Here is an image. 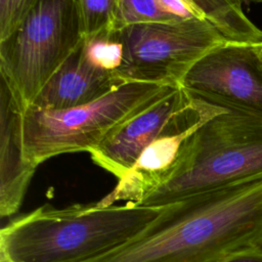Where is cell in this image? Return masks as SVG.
I'll return each instance as SVG.
<instances>
[{"label": "cell", "mask_w": 262, "mask_h": 262, "mask_svg": "<svg viewBox=\"0 0 262 262\" xmlns=\"http://www.w3.org/2000/svg\"><path fill=\"white\" fill-rule=\"evenodd\" d=\"M246 251H262V175L166 205L94 262H219Z\"/></svg>", "instance_id": "obj_1"}, {"label": "cell", "mask_w": 262, "mask_h": 262, "mask_svg": "<svg viewBox=\"0 0 262 262\" xmlns=\"http://www.w3.org/2000/svg\"><path fill=\"white\" fill-rule=\"evenodd\" d=\"M164 207L43 205L1 229L0 256L9 262H94L133 239Z\"/></svg>", "instance_id": "obj_2"}, {"label": "cell", "mask_w": 262, "mask_h": 262, "mask_svg": "<svg viewBox=\"0 0 262 262\" xmlns=\"http://www.w3.org/2000/svg\"><path fill=\"white\" fill-rule=\"evenodd\" d=\"M262 175V118L227 110L204 122L166 179L138 205L160 207Z\"/></svg>", "instance_id": "obj_3"}, {"label": "cell", "mask_w": 262, "mask_h": 262, "mask_svg": "<svg viewBox=\"0 0 262 262\" xmlns=\"http://www.w3.org/2000/svg\"><path fill=\"white\" fill-rule=\"evenodd\" d=\"M176 86L180 85L129 82L94 101L60 111L28 107L18 112L14 105V132L23 160L36 169L55 156L89 151L112 129Z\"/></svg>", "instance_id": "obj_4"}, {"label": "cell", "mask_w": 262, "mask_h": 262, "mask_svg": "<svg viewBox=\"0 0 262 262\" xmlns=\"http://www.w3.org/2000/svg\"><path fill=\"white\" fill-rule=\"evenodd\" d=\"M75 0H40L0 41V73L18 112L31 105L52 75L84 41Z\"/></svg>", "instance_id": "obj_5"}, {"label": "cell", "mask_w": 262, "mask_h": 262, "mask_svg": "<svg viewBox=\"0 0 262 262\" xmlns=\"http://www.w3.org/2000/svg\"><path fill=\"white\" fill-rule=\"evenodd\" d=\"M123 58L116 76L124 83L180 85L189 69L212 49L228 42L207 19L148 23L115 30Z\"/></svg>", "instance_id": "obj_6"}, {"label": "cell", "mask_w": 262, "mask_h": 262, "mask_svg": "<svg viewBox=\"0 0 262 262\" xmlns=\"http://www.w3.org/2000/svg\"><path fill=\"white\" fill-rule=\"evenodd\" d=\"M228 108L194 97L181 86L112 129L88 152L92 161L120 180L157 138L210 119Z\"/></svg>", "instance_id": "obj_7"}, {"label": "cell", "mask_w": 262, "mask_h": 262, "mask_svg": "<svg viewBox=\"0 0 262 262\" xmlns=\"http://www.w3.org/2000/svg\"><path fill=\"white\" fill-rule=\"evenodd\" d=\"M180 86L207 102L262 118L261 44L226 42L212 49Z\"/></svg>", "instance_id": "obj_8"}, {"label": "cell", "mask_w": 262, "mask_h": 262, "mask_svg": "<svg viewBox=\"0 0 262 262\" xmlns=\"http://www.w3.org/2000/svg\"><path fill=\"white\" fill-rule=\"evenodd\" d=\"M84 43L64 60L29 107L67 110L94 101L125 84L115 73L92 66L85 57Z\"/></svg>", "instance_id": "obj_9"}, {"label": "cell", "mask_w": 262, "mask_h": 262, "mask_svg": "<svg viewBox=\"0 0 262 262\" xmlns=\"http://www.w3.org/2000/svg\"><path fill=\"white\" fill-rule=\"evenodd\" d=\"M207 120L165 134L152 141L141 152L134 166L118 181L114 190L97 202L98 205L112 206L119 201L141 203L166 179L186 138Z\"/></svg>", "instance_id": "obj_10"}, {"label": "cell", "mask_w": 262, "mask_h": 262, "mask_svg": "<svg viewBox=\"0 0 262 262\" xmlns=\"http://www.w3.org/2000/svg\"><path fill=\"white\" fill-rule=\"evenodd\" d=\"M0 92V215L9 217L21 206L36 169L23 160L14 132V104L3 80Z\"/></svg>", "instance_id": "obj_11"}, {"label": "cell", "mask_w": 262, "mask_h": 262, "mask_svg": "<svg viewBox=\"0 0 262 262\" xmlns=\"http://www.w3.org/2000/svg\"><path fill=\"white\" fill-rule=\"evenodd\" d=\"M180 20L183 18L166 10L159 0H118L111 30H121L137 24Z\"/></svg>", "instance_id": "obj_12"}, {"label": "cell", "mask_w": 262, "mask_h": 262, "mask_svg": "<svg viewBox=\"0 0 262 262\" xmlns=\"http://www.w3.org/2000/svg\"><path fill=\"white\" fill-rule=\"evenodd\" d=\"M86 59L94 67L115 73L122 63L123 45L115 30H103L85 39Z\"/></svg>", "instance_id": "obj_13"}, {"label": "cell", "mask_w": 262, "mask_h": 262, "mask_svg": "<svg viewBox=\"0 0 262 262\" xmlns=\"http://www.w3.org/2000/svg\"><path fill=\"white\" fill-rule=\"evenodd\" d=\"M118 0H75L84 39L112 29Z\"/></svg>", "instance_id": "obj_14"}, {"label": "cell", "mask_w": 262, "mask_h": 262, "mask_svg": "<svg viewBox=\"0 0 262 262\" xmlns=\"http://www.w3.org/2000/svg\"><path fill=\"white\" fill-rule=\"evenodd\" d=\"M39 2L40 0H0V41L14 32Z\"/></svg>", "instance_id": "obj_15"}, {"label": "cell", "mask_w": 262, "mask_h": 262, "mask_svg": "<svg viewBox=\"0 0 262 262\" xmlns=\"http://www.w3.org/2000/svg\"><path fill=\"white\" fill-rule=\"evenodd\" d=\"M219 262H262V251H246L224 258Z\"/></svg>", "instance_id": "obj_16"}, {"label": "cell", "mask_w": 262, "mask_h": 262, "mask_svg": "<svg viewBox=\"0 0 262 262\" xmlns=\"http://www.w3.org/2000/svg\"><path fill=\"white\" fill-rule=\"evenodd\" d=\"M233 2H236V3H239V4H243L245 2H254V3H262V0H231Z\"/></svg>", "instance_id": "obj_17"}, {"label": "cell", "mask_w": 262, "mask_h": 262, "mask_svg": "<svg viewBox=\"0 0 262 262\" xmlns=\"http://www.w3.org/2000/svg\"><path fill=\"white\" fill-rule=\"evenodd\" d=\"M0 262H9V261H8V260H6L4 257L0 256Z\"/></svg>", "instance_id": "obj_18"}, {"label": "cell", "mask_w": 262, "mask_h": 262, "mask_svg": "<svg viewBox=\"0 0 262 262\" xmlns=\"http://www.w3.org/2000/svg\"><path fill=\"white\" fill-rule=\"evenodd\" d=\"M261 57H262V44H261Z\"/></svg>", "instance_id": "obj_19"}]
</instances>
